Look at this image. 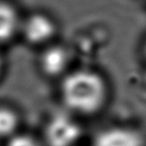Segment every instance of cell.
<instances>
[{"instance_id":"6da1fadb","label":"cell","mask_w":146,"mask_h":146,"mask_svg":"<svg viewBox=\"0 0 146 146\" xmlns=\"http://www.w3.org/2000/svg\"><path fill=\"white\" fill-rule=\"evenodd\" d=\"M61 97L74 115L94 116L102 112L110 99V86L106 77L96 69L79 68L64 76Z\"/></svg>"},{"instance_id":"7a4b0ae2","label":"cell","mask_w":146,"mask_h":146,"mask_svg":"<svg viewBox=\"0 0 146 146\" xmlns=\"http://www.w3.org/2000/svg\"><path fill=\"white\" fill-rule=\"evenodd\" d=\"M82 133V126L70 112L52 115L45 129L48 146H75L81 140Z\"/></svg>"},{"instance_id":"3957f363","label":"cell","mask_w":146,"mask_h":146,"mask_svg":"<svg viewBox=\"0 0 146 146\" xmlns=\"http://www.w3.org/2000/svg\"><path fill=\"white\" fill-rule=\"evenodd\" d=\"M92 146H146V139L142 131L134 127L113 125L96 132Z\"/></svg>"},{"instance_id":"277c9868","label":"cell","mask_w":146,"mask_h":146,"mask_svg":"<svg viewBox=\"0 0 146 146\" xmlns=\"http://www.w3.org/2000/svg\"><path fill=\"white\" fill-rule=\"evenodd\" d=\"M21 28L26 38L33 44H41L49 41L57 31L54 21L45 14H34L30 16Z\"/></svg>"},{"instance_id":"5b68a950","label":"cell","mask_w":146,"mask_h":146,"mask_svg":"<svg viewBox=\"0 0 146 146\" xmlns=\"http://www.w3.org/2000/svg\"><path fill=\"white\" fill-rule=\"evenodd\" d=\"M70 57L68 50L63 46H52L42 56V68L49 76H60L66 73Z\"/></svg>"},{"instance_id":"8992f818","label":"cell","mask_w":146,"mask_h":146,"mask_svg":"<svg viewBox=\"0 0 146 146\" xmlns=\"http://www.w3.org/2000/svg\"><path fill=\"white\" fill-rule=\"evenodd\" d=\"M19 26L16 10L11 4L0 1V43L12 38Z\"/></svg>"},{"instance_id":"52a82bcc","label":"cell","mask_w":146,"mask_h":146,"mask_svg":"<svg viewBox=\"0 0 146 146\" xmlns=\"http://www.w3.org/2000/svg\"><path fill=\"white\" fill-rule=\"evenodd\" d=\"M18 125V118L12 110L0 109V137H9L14 133Z\"/></svg>"},{"instance_id":"ba28073f","label":"cell","mask_w":146,"mask_h":146,"mask_svg":"<svg viewBox=\"0 0 146 146\" xmlns=\"http://www.w3.org/2000/svg\"><path fill=\"white\" fill-rule=\"evenodd\" d=\"M8 146H40L33 139L27 135H17L13 138Z\"/></svg>"},{"instance_id":"9c48e42d","label":"cell","mask_w":146,"mask_h":146,"mask_svg":"<svg viewBox=\"0 0 146 146\" xmlns=\"http://www.w3.org/2000/svg\"><path fill=\"white\" fill-rule=\"evenodd\" d=\"M142 57H143V62H144V68H145V79H146V40L145 43L143 45L142 48Z\"/></svg>"},{"instance_id":"30bf717a","label":"cell","mask_w":146,"mask_h":146,"mask_svg":"<svg viewBox=\"0 0 146 146\" xmlns=\"http://www.w3.org/2000/svg\"><path fill=\"white\" fill-rule=\"evenodd\" d=\"M0 72H1V60H0Z\"/></svg>"}]
</instances>
